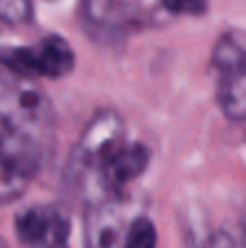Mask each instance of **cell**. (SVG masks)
I'll return each instance as SVG.
<instances>
[{
	"label": "cell",
	"instance_id": "cell-1",
	"mask_svg": "<svg viewBox=\"0 0 246 248\" xmlns=\"http://www.w3.org/2000/svg\"><path fill=\"white\" fill-rule=\"evenodd\" d=\"M55 111L44 90L26 77L0 72V161L33 179L52 148Z\"/></svg>",
	"mask_w": 246,
	"mask_h": 248
},
{
	"label": "cell",
	"instance_id": "cell-2",
	"mask_svg": "<svg viewBox=\"0 0 246 248\" xmlns=\"http://www.w3.org/2000/svg\"><path fill=\"white\" fill-rule=\"evenodd\" d=\"M126 140L124 135V120L113 109H100L98 113L90 118L85 128L81 131L74 146L72 155L65 166V183L78 192V196L85 198L87 185L94 176L96 168L105 159V155Z\"/></svg>",
	"mask_w": 246,
	"mask_h": 248
},
{
	"label": "cell",
	"instance_id": "cell-3",
	"mask_svg": "<svg viewBox=\"0 0 246 248\" xmlns=\"http://www.w3.org/2000/svg\"><path fill=\"white\" fill-rule=\"evenodd\" d=\"M0 65L17 77L61 78L72 72L74 50L63 37L48 35L35 46L0 48Z\"/></svg>",
	"mask_w": 246,
	"mask_h": 248
},
{
	"label": "cell",
	"instance_id": "cell-4",
	"mask_svg": "<svg viewBox=\"0 0 246 248\" xmlns=\"http://www.w3.org/2000/svg\"><path fill=\"white\" fill-rule=\"evenodd\" d=\"M15 235L26 248H70V218L61 207H29L15 216Z\"/></svg>",
	"mask_w": 246,
	"mask_h": 248
},
{
	"label": "cell",
	"instance_id": "cell-5",
	"mask_svg": "<svg viewBox=\"0 0 246 248\" xmlns=\"http://www.w3.org/2000/svg\"><path fill=\"white\" fill-rule=\"evenodd\" d=\"M129 227L131 220L120 198L90 202L83 220L85 248H126Z\"/></svg>",
	"mask_w": 246,
	"mask_h": 248
},
{
	"label": "cell",
	"instance_id": "cell-6",
	"mask_svg": "<svg viewBox=\"0 0 246 248\" xmlns=\"http://www.w3.org/2000/svg\"><path fill=\"white\" fill-rule=\"evenodd\" d=\"M81 20L92 35L120 37L129 26H138L142 17L124 0H83Z\"/></svg>",
	"mask_w": 246,
	"mask_h": 248
},
{
	"label": "cell",
	"instance_id": "cell-7",
	"mask_svg": "<svg viewBox=\"0 0 246 248\" xmlns=\"http://www.w3.org/2000/svg\"><path fill=\"white\" fill-rule=\"evenodd\" d=\"M212 65L220 74L246 70V33L227 31L218 37L212 50Z\"/></svg>",
	"mask_w": 246,
	"mask_h": 248
},
{
	"label": "cell",
	"instance_id": "cell-8",
	"mask_svg": "<svg viewBox=\"0 0 246 248\" xmlns=\"http://www.w3.org/2000/svg\"><path fill=\"white\" fill-rule=\"evenodd\" d=\"M218 105L231 122H246V70L220 74Z\"/></svg>",
	"mask_w": 246,
	"mask_h": 248
},
{
	"label": "cell",
	"instance_id": "cell-9",
	"mask_svg": "<svg viewBox=\"0 0 246 248\" xmlns=\"http://www.w3.org/2000/svg\"><path fill=\"white\" fill-rule=\"evenodd\" d=\"M29 181L31 176H26L24 172L0 161V207L17 201L24 194V189L29 187Z\"/></svg>",
	"mask_w": 246,
	"mask_h": 248
},
{
	"label": "cell",
	"instance_id": "cell-10",
	"mask_svg": "<svg viewBox=\"0 0 246 248\" xmlns=\"http://www.w3.org/2000/svg\"><path fill=\"white\" fill-rule=\"evenodd\" d=\"M126 248H157V229L144 216L131 220L126 233Z\"/></svg>",
	"mask_w": 246,
	"mask_h": 248
},
{
	"label": "cell",
	"instance_id": "cell-11",
	"mask_svg": "<svg viewBox=\"0 0 246 248\" xmlns=\"http://www.w3.org/2000/svg\"><path fill=\"white\" fill-rule=\"evenodd\" d=\"M31 17H33L31 0H0V22L2 24H29Z\"/></svg>",
	"mask_w": 246,
	"mask_h": 248
},
{
	"label": "cell",
	"instance_id": "cell-12",
	"mask_svg": "<svg viewBox=\"0 0 246 248\" xmlns=\"http://www.w3.org/2000/svg\"><path fill=\"white\" fill-rule=\"evenodd\" d=\"M161 7L172 16L199 17L207 13V0H161Z\"/></svg>",
	"mask_w": 246,
	"mask_h": 248
},
{
	"label": "cell",
	"instance_id": "cell-13",
	"mask_svg": "<svg viewBox=\"0 0 246 248\" xmlns=\"http://www.w3.org/2000/svg\"><path fill=\"white\" fill-rule=\"evenodd\" d=\"M0 248H9V244H7V242H4V240H2V237H0Z\"/></svg>",
	"mask_w": 246,
	"mask_h": 248
},
{
	"label": "cell",
	"instance_id": "cell-14",
	"mask_svg": "<svg viewBox=\"0 0 246 248\" xmlns=\"http://www.w3.org/2000/svg\"><path fill=\"white\" fill-rule=\"evenodd\" d=\"M244 235H246V218H244Z\"/></svg>",
	"mask_w": 246,
	"mask_h": 248
}]
</instances>
